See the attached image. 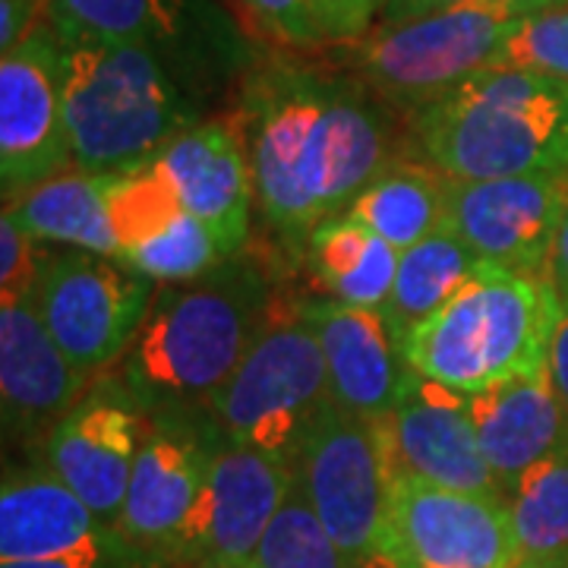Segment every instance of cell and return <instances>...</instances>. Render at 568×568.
I'll use <instances>...</instances> for the list:
<instances>
[{
  "mask_svg": "<svg viewBox=\"0 0 568 568\" xmlns=\"http://www.w3.org/2000/svg\"><path fill=\"white\" fill-rule=\"evenodd\" d=\"M241 126L256 203L291 244L347 212L395 162L383 102L347 73L304 63H272L246 82Z\"/></svg>",
  "mask_w": 568,
  "mask_h": 568,
  "instance_id": "obj_1",
  "label": "cell"
},
{
  "mask_svg": "<svg viewBox=\"0 0 568 568\" xmlns=\"http://www.w3.org/2000/svg\"><path fill=\"white\" fill-rule=\"evenodd\" d=\"M268 306L265 275L237 256L193 282L168 284L123 354L126 392L159 407L205 402L244 361Z\"/></svg>",
  "mask_w": 568,
  "mask_h": 568,
  "instance_id": "obj_2",
  "label": "cell"
},
{
  "mask_svg": "<svg viewBox=\"0 0 568 568\" xmlns=\"http://www.w3.org/2000/svg\"><path fill=\"white\" fill-rule=\"evenodd\" d=\"M562 304L544 272L484 265L405 342V364L439 386L480 395L544 373Z\"/></svg>",
  "mask_w": 568,
  "mask_h": 568,
  "instance_id": "obj_3",
  "label": "cell"
},
{
  "mask_svg": "<svg viewBox=\"0 0 568 568\" xmlns=\"http://www.w3.org/2000/svg\"><path fill=\"white\" fill-rule=\"evenodd\" d=\"M410 118L426 164L455 181L568 168V82L487 67Z\"/></svg>",
  "mask_w": 568,
  "mask_h": 568,
  "instance_id": "obj_4",
  "label": "cell"
},
{
  "mask_svg": "<svg viewBox=\"0 0 568 568\" xmlns=\"http://www.w3.org/2000/svg\"><path fill=\"white\" fill-rule=\"evenodd\" d=\"M70 159L85 174L155 162L196 126L193 108L145 44H63Z\"/></svg>",
  "mask_w": 568,
  "mask_h": 568,
  "instance_id": "obj_5",
  "label": "cell"
},
{
  "mask_svg": "<svg viewBox=\"0 0 568 568\" xmlns=\"http://www.w3.org/2000/svg\"><path fill=\"white\" fill-rule=\"evenodd\" d=\"M515 20L499 0H467L424 20L376 22L364 39L325 48L373 99L417 114L487 70Z\"/></svg>",
  "mask_w": 568,
  "mask_h": 568,
  "instance_id": "obj_6",
  "label": "cell"
},
{
  "mask_svg": "<svg viewBox=\"0 0 568 568\" xmlns=\"http://www.w3.org/2000/svg\"><path fill=\"white\" fill-rule=\"evenodd\" d=\"M205 405L224 439L297 465L306 436L332 405L323 345L304 304L287 313L268 306L256 342Z\"/></svg>",
  "mask_w": 568,
  "mask_h": 568,
  "instance_id": "obj_7",
  "label": "cell"
},
{
  "mask_svg": "<svg viewBox=\"0 0 568 568\" xmlns=\"http://www.w3.org/2000/svg\"><path fill=\"white\" fill-rule=\"evenodd\" d=\"M376 549L398 568H511L518 562L503 496L436 487L392 467Z\"/></svg>",
  "mask_w": 568,
  "mask_h": 568,
  "instance_id": "obj_8",
  "label": "cell"
},
{
  "mask_svg": "<svg viewBox=\"0 0 568 568\" xmlns=\"http://www.w3.org/2000/svg\"><path fill=\"white\" fill-rule=\"evenodd\" d=\"M155 284L123 260L63 250L44 263L36 306L63 354L85 376H95L136 342Z\"/></svg>",
  "mask_w": 568,
  "mask_h": 568,
  "instance_id": "obj_9",
  "label": "cell"
},
{
  "mask_svg": "<svg viewBox=\"0 0 568 568\" xmlns=\"http://www.w3.org/2000/svg\"><path fill=\"white\" fill-rule=\"evenodd\" d=\"M73 168L63 118V44L41 20L0 54V190L20 203L44 181Z\"/></svg>",
  "mask_w": 568,
  "mask_h": 568,
  "instance_id": "obj_10",
  "label": "cell"
},
{
  "mask_svg": "<svg viewBox=\"0 0 568 568\" xmlns=\"http://www.w3.org/2000/svg\"><path fill=\"white\" fill-rule=\"evenodd\" d=\"M297 480L335 544L357 562L376 549L388 487L383 420L328 405L297 455Z\"/></svg>",
  "mask_w": 568,
  "mask_h": 568,
  "instance_id": "obj_11",
  "label": "cell"
},
{
  "mask_svg": "<svg viewBox=\"0 0 568 568\" xmlns=\"http://www.w3.org/2000/svg\"><path fill=\"white\" fill-rule=\"evenodd\" d=\"M297 467L219 433L205 484L190 508L168 562H250L263 534L278 515Z\"/></svg>",
  "mask_w": 568,
  "mask_h": 568,
  "instance_id": "obj_12",
  "label": "cell"
},
{
  "mask_svg": "<svg viewBox=\"0 0 568 568\" xmlns=\"http://www.w3.org/2000/svg\"><path fill=\"white\" fill-rule=\"evenodd\" d=\"M568 215V168L496 181L448 178L446 231L487 265L544 272Z\"/></svg>",
  "mask_w": 568,
  "mask_h": 568,
  "instance_id": "obj_13",
  "label": "cell"
},
{
  "mask_svg": "<svg viewBox=\"0 0 568 568\" xmlns=\"http://www.w3.org/2000/svg\"><path fill=\"white\" fill-rule=\"evenodd\" d=\"M215 439L219 429L215 436H205L171 410L145 429L121 521L114 528L118 540L136 559L168 562L205 484Z\"/></svg>",
  "mask_w": 568,
  "mask_h": 568,
  "instance_id": "obj_14",
  "label": "cell"
},
{
  "mask_svg": "<svg viewBox=\"0 0 568 568\" xmlns=\"http://www.w3.org/2000/svg\"><path fill=\"white\" fill-rule=\"evenodd\" d=\"M383 433L392 470H405L436 487L503 496L480 452L465 392L439 386L407 366L398 402L383 420Z\"/></svg>",
  "mask_w": 568,
  "mask_h": 568,
  "instance_id": "obj_15",
  "label": "cell"
},
{
  "mask_svg": "<svg viewBox=\"0 0 568 568\" xmlns=\"http://www.w3.org/2000/svg\"><path fill=\"white\" fill-rule=\"evenodd\" d=\"M145 426L140 402L102 388L85 395L44 439V465L80 496L104 528H118Z\"/></svg>",
  "mask_w": 568,
  "mask_h": 568,
  "instance_id": "obj_16",
  "label": "cell"
},
{
  "mask_svg": "<svg viewBox=\"0 0 568 568\" xmlns=\"http://www.w3.org/2000/svg\"><path fill=\"white\" fill-rule=\"evenodd\" d=\"M152 164L174 186L183 212L200 219L219 237L224 256L234 260L250 237V209L256 200L244 126L224 118L196 123Z\"/></svg>",
  "mask_w": 568,
  "mask_h": 568,
  "instance_id": "obj_17",
  "label": "cell"
},
{
  "mask_svg": "<svg viewBox=\"0 0 568 568\" xmlns=\"http://www.w3.org/2000/svg\"><path fill=\"white\" fill-rule=\"evenodd\" d=\"M85 386L89 376L54 342L36 301L0 304V398L10 433L48 439Z\"/></svg>",
  "mask_w": 568,
  "mask_h": 568,
  "instance_id": "obj_18",
  "label": "cell"
},
{
  "mask_svg": "<svg viewBox=\"0 0 568 568\" xmlns=\"http://www.w3.org/2000/svg\"><path fill=\"white\" fill-rule=\"evenodd\" d=\"M121 547L48 465L7 470L0 489V562L108 556Z\"/></svg>",
  "mask_w": 568,
  "mask_h": 568,
  "instance_id": "obj_19",
  "label": "cell"
},
{
  "mask_svg": "<svg viewBox=\"0 0 568 568\" xmlns=\"http://www.w3.org/2000/svg\"><path fill=\"white\" fill-rule=\"evenodd\" d=\"M304 313L323 345L332 405L366 420H386L407 376L386 316L328 297L304 304Z\"/></svg>",
  "mask_w": 568,
  "mask_h": 568,
  "instance_id": "obj_20",
  "label": "cell"
},
{
  "mask_svg": "<svg viewBox=\"0 0 568 568\" xmlns=\"http://www.w3.org/2000/svg\"><path fill=\"white\" fill-rule=\"evenodd\" d=\"M467 398L480 452L508 499L521 477L568 439V407L549 379V366Z\"/></svg>",
  "mask_w": 568,
  "mask_h": 568,
  "instance_id": "obj_21",
  "label": "cell"
},
{
  "mask_svg": "<svg viewBox=\"0 0 568 568\" xmlns=\"http://www.w3.org/2000/svg\"><path fill=\"white\" fill-rule=\"evenodd\" d=\"M306 265L323 284L328 301L361 310H386L402 250L383 241L376 231L351 219L347 212L316 224L306 237Z\"/></svg>",
  "mask_w": 568,
  "mask_h": 568,
  "instance_id": "obj_22",
  "label": "cell"
},
{
  "mask_svg": "<svg viewBox=\"0 0 568 568\" xmlns=\"http://www.w3.org/2000/svg\"><path fill=\"white\" fill-rule=\"evenodd\" d=\"M3 209L39 244H63L121 260V244L108 219V174L70 168Z\"/></svg>",
  "mask_w": 568,
  "mask_h": 568,
  "instance_id": "obj_23",
  "label": "cell"
},
{
  "mask_svg": "<svg viewBox=\"0 0 568 568\" xmlns=\"http://www.w3.org/2000/svg\"><path fill=\"white\" fill-rule=\"evenodd\" d=\"M448 178L433 164L392 162L351 203L347 215L395 250H410L446 227Z\"/></svg>",
  "mask_w": 568,
  "mask_h": 568,
  "instance_id": "obj_24",
  "label": "cell"
},
{
  "mask_svg": "<svg viewBox=\"0 0 568 568\" xmlns=\"http://www.w3.org/2000/svg\"><path fill=\"white\" fill-rule=\"evenodd\" d=\"M484 265L487 263H480L446 227L405 250L392 297L383 310L398 347L417 325L436 316Z\"/></svg>",
  "mask_w": 568,
  "mask_h": 568,
  "instance_id": "obj_25",
  "label": "cell"
},
{
  "mask_svg": "<svg viewBox=\"0 0 568 568\" xmlns=\"http://www.w3.org/2000/svg\"><path fill=\"white\" fill-rule=\"evenodd\" d=\"M44 20L61 44H152L171 39L183 0H48Z\"/></svg>",
  "mask_w": 568,
  "mask_h": 568,
  "instance_id": "obj_26",
  "label": "cell"
},
{
  "mask_svg": "<svg viewBox=\"0 0 568 568\" xmlns=\"http://www.w3.org/2000/svg\"><path fill=\"white\" fill-rule=\"evenodd\" d=\"M518 559L568 556V439L508 493Z\"/></svg>",
  "mask_w": 568,
  "mask_h": 568,
  "instance_id": "obj_27",
  "label": "cell"
},
{
  "mask_svg": "<svg viewBox=\"0 0 568 568\" xmlns=\"http://www.w3.org/2000/svg\"><path fill=\"white\" fill-rule=\"evenodd\" d=\"M250 562L256 568H357L325 530L297 477Z\"/></svg>",
  "mask_w": 568,
  "mask_h": 568,
  "instance_id": "obj_28",
  "label": "cell"
},
{
  "mask_svg": "<svg viewBox=\"0 0 568 568\" xmlns=\"http://www.w3.org/2000/svg\"><path fill=\"white\" fill-rule=\"evenodd\" d=\"M183 215L174 186L149 162L133 171L108 174V219L121 244V260L145 241L159 237Z\"/></svg>",
  "mask_w": 568,
  "mask_h": 568,
  "instance_id": "obj_29",
  "label": "cell"
},
{
  "mask_svg": "<svg viewBox=\"0 0 568 568\" xmlns=\"http://www.w3.org/2000/svg\"><path fill=\"white\" fill-rule=\"evenodd\" d=\"M123 263L152 282L178 284L193 282L205 272L219 268L222 263H227V256H224L219 237L200 219L183 212L181 219L168 231H162L159 237L130 250L123 256Z\"/></svg>",
  "mask_w": 568,
  "mask_h": 568,
  "instance_id": "obj_30",
  "label": "cell"
},
{
  "mask_svg": "<svg viewBox=\"0 0 568 568\" xmlns=\"http://www.w3.org/2000/svg\"><path fill=\"white\" fill-rule=\"evenodd\" d=\"M489 67L568 82V7L518 17Z\"/></svg>",
  "mask_w": 568,
  "mask_h": 568,
  "instance_id": "obj_31",
  "label": "cell"
},
{
  "mask_svg": "<svg viewBox=\"0 0 568 568\" xmlns=\"http://www.w3.org/2000/svg\"><path fill=\"white\" fill-rule=\"evenodd\" d=\"M51 253L22 231L17 219L3 209L0 219V304L36 301L41 272Z\"/></svg>",
  "mask_w": 568,
  "mask_h": 568,
  "instance_id": "obj_32",
  "label": "cell"
},
{
  "mask_svg": "<svg viewBox=\"0 0 568 568\" xmlns=\"http://www.w3.org/2000/svg\"><path fill=\"white\" fill-rule=\"evenodd\" d=\"M244 10L263 39L301 51L323 48L306 0H244Z\"/></svg>",
  "mask_w": 568,
  "mask_h": 568,
  "instance_id": "obj_33",
  "label": "cell"
},
{
  "mask_svg": "<svg viewBox=\"0 0 568 568\" xmlns=\"http://www.w3.org/2000/svg\"><path fill=\"white\" fill-rule=\"evenodd\" d=\"M310 17L325 44H345L364 39L383 20L388 0H306Z\"/></svg>",
  "mask_w": 568,
  "mask_h": 568,
  "instance_id": "obj_34",
  "label": "cell"
},
{
  "mask_svg": "<svg viewBox=\"0 0 568 568\" xmlns=\"http://www.w3.org/2000/svg\"><path fill=\"white\" fill-rule=\"evenodd\" d=\"M48 13V0H0V54L17 48Z\"/></svg>",
  "mask_w": 568,
  "mask_h": 568,
  "instance_id": "obj_35",
  "label": "cell"
},
{
  "mask_svg": "<svg viewBox=\"0 0 568 568\" xmlns=\"http://www.w3.org/2000/svg\"><path fill=\"white\" fill-rule=\"evenodd\" d=\"M549 379L559 392L562 405L568 407V310H562L559 325L552 332V345H549Z\"/></svg>",
  "mask_w": 568,
  "mask_h": 568,
  "instance_id": "obj_36",
  "label": "cell"
},
{
  "mask_svg": "<svg viewBox=\"0 0 568 568\" xmlns=\"http://www.w3.org/2000/svg\"><path fill=\"white\" fill-rule=\"evenodd\" d=\"M467 0H388L386 10H383V20L379 22H410L433 17V13H443L452 7H462Z\"/></svg>",
  "mask_w": 568,
  "mask_h": 568,
  "instance_id": "obj_37",
  "label": "cell"
},
{
  "mask_svg": "<svg viewBox=\"0 0 568 568\" xmlns=\"http://www.w3.org/2000/svg\"><path fill=\"white\" fill-rule=\"evenodd\" d=\"M547 278L559 297L562 310H568V215L562 227H559V237L552 244V253H549V265H547Z\"/></svg>",
  "mask_w": 568,
  "mask_h": 568,
  "instance_id": "obj_38",
  "label": "cell"
},
{
  "mask_svg": "<svg viewBox=\"0 0 568 568\" xmlns=\"http://www.w3.org/2000/svg\"><path fill=\"white\" fill-rule=\"evenodd\" d=\"M126 547L111 549L108 556H85V559H51V562H0V568H111L114 559H121Z\"/></svg>",
  "mask_w": 568,
  "mask_h": 568,
  "instance_id": "obj_39",
  "label": "cell"
},
{
  "mask_svg": "<svg viewBox=\"0 0 568 568\" xmlns=\"http://www.w3.org/2000/svg\"><path fill=\"white\" fill-rule=\"evenodd\" d=\"M511 17H530V13H547V10H562L568 0H499Z\"/></svg>",
  "mask_w": 568,
  "mask_h": 568,
  "instance_id": "obj_40",
  "label": "cell"
},
{
  "mask_svg": "<svg viewBox=\"0 0 568 568\" xmlns=\"http://www.w3.org/2000/svg\"><path fill=\"white\" fill-rule=\"evenodd\" d=\"M511 568H568V556H544V559H518Z\"/></svg>",
  "mask_w": 568,
  "mask_h": 568,
  "instance_id": "obj_41",
  "label": "cell"
},
{
  "mask_svg": "<svg viewBox=\"0 0 568 568\" xmlns=\"http://www.w3.org/2000/svg\"><path fill=\"white\" fill-rule=\"evenodd\" d=\"M357 568H398L392 559H388L386 552H379V549H369L366 556L357 559Z\"/></svg>",
  "mask_w": 568,
  "mask_h": 568,
  "instance_id": "obj_42",
  "label": "cell"
},
{
  "mask_svg": "<svg viewBox=\"0 0 568 568\" xmlns=\"http://www.w3.org/2000/svg\"><path fill=\"white\" fill-rule=\"evenodd\" d=\"M186 568H256L253 562H203V566H186Z\"/></svg>",
  "mask_w": 568,
  "mask_h": 568,
  "instance_id": "obj_43",
  "label": "cell"
}]
</instances>
